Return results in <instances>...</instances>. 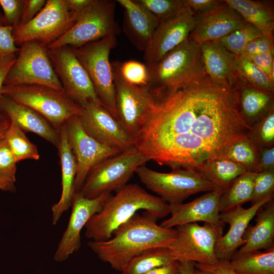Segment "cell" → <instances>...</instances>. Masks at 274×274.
Here are the masks:
<instances>
[{"label":"cell","instance_id":"1","mask_svg":"<svg viewBox=\"0 0 274 274\" xmlns=\"http://www.w3.org/2000/svg\"><path fill=\"white\" fill-rule=\"evenodd\" d=\"M151 90L150 110L132 140L160 165L195 170L251 129L240 115L233 84L207 74L183 88Z\"/></svg>","mask_w":274,"mask_h":274},{"label":"cell","instance_id":"2","mask_svg":"<svg viewBox=\"0 0 274 274\" xmlns=\"http://www.w3.org/2000/svg\"><path fill=\"white\" fill-rule=\"evenodd\" d=\"M158 219L145 211L135 213L102 242L90 241L88 246L104 262L121 272L126 264L144 250L155 247H169L177 236L176 229L157 224Z\"/></svg>","mask_w":274,"mask_h":274},{"label":"cell","instance_id":"3","mask_svg":"<svg viewBox=\"0 0 274 274\" xmlns=\"http://www.w3.org/2000/svg\"><path fill=\"white\" fill-rule=\"evenodd\" d=\"M141 210L158 219L170 214L169 204L162 198L137 184H127L111 195L100 211L89 219L85 226V236L95 242L107 241L115 229Z\"/></svg>","mask_w":274,"mask_h":274},{"label":"cell","instance_id":"4","mask_svg":"<svg viewBox=\"0 0 274 274\" xmlns=\"http://www.w3.org/2000/svg\"><path fill=\"white\" fill-rule=\"evenodd\" d=\"M151 90H176L186 87L207 75L200 45L188 39L155 64L147 66Z\"/></svg>","mask_w":274,"mask_h":274},{"label":"cell","instance_id":"5","mask_svg":"<svg viewBox=\"0 0 274 274\" xmlns=\"http://www.w3.org/2000/svg\"><path fill=\"white\" fill-rule=\"evenodd\" d=\"M1 94L32 109L58 132L66 120L79 115L82 109L64 91L44 85H4Z\"/></svg>","mask_w":274,"mask_h":274},{"label":"cell","instance_id":"6","mask_svg":"<svg viewBox=\"0 0 274 274\" xmlns=\"http://www.w3.org/2000/svg\"><path fill=\"white\" fill-rule=\"evenodd\" d=\"M150 159L134 145L101 161L89 172L79 192L87 198L117 192L127 185L135 169Z\"/></svg>","mask_w":274,"mask_h":274},{"label":"cell","instance_id":"7","mask_svg":"<svg viewBox=\"0 0 274 274\" xmlns=\"http://www.w3.org/2000/svg\"><path fill=\"white\" fill-rule=\"evenodd\" d=\"M115 2L93 0L84 10L77 13L73 26L47 47L63 46L77 48L119 32L115 20Z\"/></svg>","mask_w":274,"mask_h":274},{"label":"cell","instance_id":"8","mask_svg":"<svg viewBox=\"0 0 274 274\" xmlns=\"http://www.w3.org/2000/svg\"><path fill=\"white\" fill-rule=\"evenodd\" d=\"M116 44V36H112L73 49L87 72L102 106L118 120L115 86L109 59L110 52Z\"/></svg>","mask_w":274,"mask_h":274},{"label":"cell","instance_id":"9","mask_svg":"<svg viewBox=\"0 0 274 274\" xmlns=\"http://www.w3.org/2000/svg\"><path fill=\"white\" fill-rule=\"evenodd\" d=\"M135 173L146 188L169 204L182 203L192 195L215 188L213 183L193 169L179 168L161 173L143 165L138 167Z\"/></svg>","mask_w":274,"mask_h":274},{"label":"cell","instance_id":"10","mask_svg":"<svg viewBox=\"0 0 274 274\" xmlns=\"http://www.w3.org/2000/svg\"><path fill=\"white\" fill-rule=\"evenodd\" d=\"M18 52L4 85H40L64 91L46 46L36 41H29L23 44Z\"/></svg>","mask_w":274,"mask_h":274},{"label":"cell","instance_id":"11","mask_svg":"<svg viewBox=\"0 0 274 274\" xmlns=\"http://www.w3.org/2000/svg\"><path fill=\"white\" fill-rule=\"evenodd\" d=\"M77 13L70 12L65 0H47L42 10L31 21L13 29L17 46L36 41L47 47L74 24Z\"/></svg>","mask_w":274,"mask_h":274},{"label":"cell","instance_id":"12","mask_svg":"<svg viewBox=\"0 0 274 274\" xmlns=\"http://www.w3.org/2000/svg\"><path fill=\"white\" fill-rule=\"evenodd\" d=\"M224 226L208 223L200 225L197 223L177 226L176 237L169 248L180 263H215L219 261L215 245L223 234Z\"/></svg>","mask_w":274,"mask_h":274},{"label":"cell","instance_id":"13","mask_svg":"<svg viewBox=\"0 0 274 274\" xmlns=\"http://www.w3.org/2000/svg\"><path fill=\"white\" fill-rule=\"evenodd\" d=\"M48 53L64 92L72 100L81 107L91 102L102 105L87 72L78 59L73 48L63 46L48 49Z\"/></svg>","mask_w":274,"mask_h":274},{"label":"cell","instance_id":"14","mask_svg":"<svg viewBox=\"0 0 274 274\" xmlns=\"http://www.w3.org/2000/svg\"><path fill=\"white\" fill-rule=\"evenodd\" d=\"M65 125L68 141L77 162L76 193L81 190L93 167L121 151L100 143L88 134L82 126L78 116L68 119Z\"/></svg>","mask_w":274,"mask_h":274},{"label":"cell","instance_id":"15","mask_svg":"<svg viewBox=\"0 0 274 274\" xmlns=\"http://www.w3.org/2000/svg\"><path fill=\"white\" fill-rule=\"evenodd\" d=\"M112 69L118 120L133 139L150 110L153 94L148 86L127 84L122 80L114 65Z\"/></svg>","mask_w":274,"mask_h":274},{"label":"cell","instance_id":"16","mask_svg":"<svg viewBox=\"0 0 274 274\" xmlns=\"http://www.w3.org/2000/svg\"><path fill=\"white\" fill-rule=\"evenodd\" d=\"M192 11L186 6L173 17L159 22L144 51L147 66L159 61L167 53L188 39L195 27Z\"/></svg>","mask_w":274,"mask_h":274},{"label":"cell","instance_id":"17","mask_svg":"<svg viewBox=\"0 0 274 274\" xmlns=\"http://www.w3.org/2000/svg\"><path fill=\"white\" fill-rule=\"evenodd\" d=\"M81 108L78 117L83 129L91 136L120 151L133 145L132 139L119 121L101 104L91 102Z\"/></svg>","mask_w":274,"mask_h":274},{"label":"cell","instance_id":"18","mask_svg":"<svg viewBox=\"0 0 274 274\" xmlns=\"http://www.w3.org/2000/svg\"><path fill=\"white\" fill-rule=\"evenodd\" d=\"M111 195L105 193L94 198H87L76 193L72 204V212L67 227L54 255L57 262L66 260L81 247V231L89 219L101 209Z\"/></svg>","mask_w":274,"mask_h":274},{"label":"cell","instance_id":"19","mask_svg":"<svg viewBox=\"0 0 274 274\" xmlns=\"http://www.w3.org/2000/svg\"><path fill=\"white\" fill-rule=\"evenodd\" d=\"M223 191L215 188L188 203L169 204L170 217L160 225L169 228L198 222L224 224L220 221L219 211V200Z\"/></svg>","mask_w":274,"mask_h":274},{"label":"cell","instance_id":"20","mask_svg":"<svg viewBox=\"0 0 274 274\" xmlns=\"http://www.w3.org/2000/svg\"><path fill=\"white\" fill-rule=\"evenodd\" d=\"M273 197L268 196L248 209L238 206L220 213L221 222L229 224V228L215 245V253L219 260L229 261L237 249L245 244L243 236L251 220L257 211Z\"/></svg>","mask_w":274,"mask_h":274},{"label":"cell","instance_id":"21","mask_svg":"<svg viewBox=\"0 0 274 274\" xmlns=\"http://www.w3.org/2000/svg\"><path fill=\"white\" fill-rule=\"evenodd\" d=\"M194 19L195 27L188 39L199 45L207 41L218 40L246 22L242 16L226 2L210 13L194 16Z\"/></svg>","mask_w":274,"mask_h":274},{"label":"cell","instance_id":"22","mask_svg":"<svg viewBox=\"0 0 274 274\" xmlns=\"http://www.w3.org/2000/svg\"><path fill=\"white\" fill-rule=\"evenodd\" d=\"M0 112L9 120H14L24 132L36 133L57 148L60 141L59 132L32 109L1 94Z\"/></svg>","mask_w":274,"mask_h":274},{"label":"cell","instance_id":"23","mask_svg":"<svg viewBox=\"0 0 274 274\" xmlns=\"http://www.w3.org/2000/svg\"><path fill=\"white\" fill-rule=\"evenodd\" d=\"M124 9V31L133 45L144 51L159 20L137 0L116 1Z\"/></svg>","mask_w":274,"mask_h":274},{"label":"cell","instance_id":"24","mask_svg":"<svg viewBox=\"0 0 274 274\" xmlns=\"http://www.w3.org/2000/svg\"><path fill=\"white\" fill-rule=\"evenodd\" d=\"M59 133L60 141L57 148L61 166L62 191L59 201L51 207L54 225L72 206L75 194V180L77 168L76 160L67 138L65 123L60 128Z\"/></svg>","mask_w":274,"mask_h":274},{"label":"cell","instance_id":"25","mask_svg":"<svg viewBox=\"0 0 274 274\" xmlns=\"http://www.w3.org/2000/svg\"><path fill=\"white\" fill-rule=\"evenodd\" d=\"M255 224H249L243 236L245 244L235 254L274 247V201L271 199L257 212Z\"/></svg>","mask_w":274,"mask_h":274},{"label":"cell","instance_id":"26","mask_svg":"<svg viewBox=\"0 0 274 274\" xmlns=\"http://www.w3.org/2000/svg\"><path fill=\"white\" fill-rule=\"evenodd\" d=\"M237 94L240 115L251 127L274 108V93L247 85L233 80Z\"/></svg>","mask_w":274,"mask_h":274},{"label":"cell","instance_id":"27","mask_svg":"<svg viewBox=\"0 0 274 274\" xmlns=\"http://www.w3.org/2000/svg\"><path fill=\"white\" fill-rule=\"evenodd\" d=\"M206 73L212 79L233 84V63L235 55L215 41L200 45Z\"/></svg>","mask_w":274,"mask_h":274},{"label":"cell","instance_id":"28","mask_svg":"<svg viewBox=\"0 0 274 274\" xmlns=\"http://www.w3.org/2000/svg\"><path fill=\"white\" fill-rule=\"evenodd\" d=\"M246 22L253 25L263 35L273 34V2L271 1L225 0Z\"/></svg>","mask_w":274,"mask_h":274},{"label":"cell","instance_id":"29","mask_svg":"<svg viewBox=\"0 0 274 274\" xmlns=\"http://www.w3.org/2000/svg\"><path fill=\"white\" fill-rule=\"evenodd\" d=\"M195 170L213 183L215 188L224 190L235 179L247 172L242 165L224 158L207 161Z\"/></svg>","mask_w":274,"mask_h":274},{"label":"cell","instance_id":"30","mask_svg":"<svg viewBox=\"0 0 274 274\" xmlns=\"http://www.w3.org/2000/svg\"><path fill=\"white\" fill-rule=\"evenodd\" d=\"M238 274H274V247L235 254L229 262Z\"/></svg>","mask_w":274,"mask_h":274},{"label":"cell","instance_id":"31","mask_svg":"<svg viewBox=\"0 0 274 274\" xmlns=\"http://www.w3.org/2000/svg\"><path fill=\"white\" fill-rule=\"evenodd\" d=\"M232 77L233 80L247 85L274 93V83L244 53L235 56Z\"/></svg>","mask_w":274,"mask_h":274},{"label":"cell","instance_id":"32","mask_svg":"<svg viewBox=\"0 0 274 274\" xmlns=\"http://www.w3.org/2000/svg\"><path fill=\"white\" fill-rule=\"evenodd\" d=\"M256 174V173L247 171L229 185L220 198V213L242 206L244 203L250 201Z\"/></svg>","mask_w":274,"mask_h":274},{"label":"cell","instance_id":"33","mask_svg":"<svg viewBox=\"0 0 274 274\" xmlns=\"http://www.w3.org/2000/svg\"><path fill=\"white\" fill-rule=\"evenodd\" d=\"M175 260H177L169 247H152L134 257L121 272L123 274H143Z\"/></svg>","mask_w":274,"mask_h":274},{"label":"cell","instance_id":"34","mask_svg":"<svg viewBox=\"0 0 274 274\" xmlns=\"http://www.w3.org/2000/svg\"><path fill=\"white\" fill-rule=\"evenodd\" d=\"M259 153L252 141L246 135L230 145L218 158L229 159L242 165L247 171L255 173Z\"/></svg>","mask_w":274,"mask_h":274},{"label":"cell","instance_id":"35","mask_svg":"<svg viewBox=\"0 0 274 274\" xmlns=\"http://www.w3.org/2000/svg\"><path fill=\"white\" fill-rule=\"evenodd\" d=\"M9 121L10 125L5 140L16 162L25 159H39L40 155L37 146L29 140L14 120Z\"/></svg>","mask_w":274,"mask_h":274},{"label":"cell","instance_id":"36","mask_svg":"<svg viewBox=\"0 0 274 274\" xmlns=\"http://www.w3.org/2000/svg\"><path fill=\"white\" fill-rule=\"evenodd\" d=\"M263 34L253 25L246 22L237 29L215 42L235 55L244 53L247 44Z\"/></svg>","mask_w":274,"mask_h":274},{"label":"cell","instance_id":"37","mask_svg":"<svg viewBox=\"0 0 274 274\" xmlns=\"http://www.w3.org/2000/svg\"><path fill=\"white\" fill-rule=\"evenodd\" d=\"M247 136L260 151L274 145V108L252 127Z\"/></svg>","mask_w":274,"mask_h":274},{"label":"cell","instance_id":"38","mask_svg":"<svg viewBox=\"0 0 274 274\" xmlns=\"http://www.w3.org/2000/svg\"><path fill=\"white\" fill-rule=\"evenodd\" d=\"M16 163L4 139L0 143V190L10 192L16 191Z\"/></svg>","mask_w":274,"mask_h":274},{"label":"cell","instance_id":"39","mask_svg":"<svg viewBox=\"0 0 274 274\" xmlns=\"http://www.w3.org/2000/svg\"><path fill=\"white\" fill-rule=\"evenodd\" d=\"M122 80L128 84L148 86L149 73L145 64L135 60H128L113 65Z\"/></svg>","mask_w":274,"mask_h":274},{"label":"cell","instance_id":"40","mask_svg":"<svg viewBox=\"0 0 274 274\" xmlns=\"http://www.w3.org/2000/svg\"><path fill=\"white\" fill-rule=\"evenodd\" d=\"M159 21L176 15L186 7L184 0H137Z\"/></svg>","mask_w":274,"mask_h":274},{"label":"cell","instance_id":"41","mask_svg":"<svg viewBox=\"0 0 274 274\" xmlns=\"http://www.w3.org/2000/svg\"><path fill=\"white\" fill-rule=\"evenodd\" d=\"M273 192L274 170L256 173L250 200L252 204L256 203L268 196H273Z\"/></svg>","mask_w":274,"mask_h":274},{"label":"cell","instance_id":"42","mask_svg":"<svg viewBox=\"0 0 274 274\" xmlns=\"http://www.w3.org/2000/svg\"><path fill=\"white\" fill-rule=\"evenodd\" d=\"M24 0H0L5 25L18 27L22 15Z\"/></svg>","mask_w":274,"mask_h":274},{"label":"cell","instance_id":"43","mask_svg":"<svg viewBox=\"0 0 274 274\" xmlns=\"http://www.w3.org/2000/svg\"><path fill=\"white\" fill-rule=\"evenodd\" d=\"M13 27L0 25V59L14 55L19 51L13 36Z\"/></svg>","mask_w":274,"mask_h":274},{"label":"cell","instance_id":"44","mask_svg":"<svg viewBox=\"0 0 274 274\" xmlns=\"http://www.w3.org/2000/svg\"><path fill=\"white\" fill-rule=\"evenodd\" d=\"M186 6L192 11L194 16L210 13L225 3L224 0H184Z\"/></svg>","mask_w":274,"mask_h":274},{"label":"cell","instance_id":"45","mask_svg":"<svg viewBox=\"0 0 274 274\" xmlns=\"http://www.w3.org/2000/svg\"><path fill=\"white\" fill-rule=\"evenodd\" d=\"M46 2L45 0H24L19 26L25 24L33 19L44 8Z\"/></svg>","mask_w":274,"mask_h":274},{"label":"cell","instance_id":"46","mask_svg":"<svg viewBox=\"0 0 274 274\" xmlns=\"http://www.w3.org/2000/svg\"><path fill=\"white\" fill-rule=\"evenodd\" d=\"M273 54L257 53L250 58L274 83Z\"/></svg>","mask_w":274,"mask_h":274},{"label":"cell","instance_id":"47","mask_svg":"<svg viewBox=\"0 0 274 274\" xmlns=\"http://www.w3.org/2000/svg\"><path fill=\"white\" fill-rule=\"evenodd\" d=\"M274 170V147L260 150L259 161L255 173Z\"/></svg>","mask_w":274,"mask_h":274},{"label":"cell","instance_id":"48","mask_svg":"<svg viewBox=\"0 0 274 274\" xmlns=\"http://www.w3.org/2000/svg\"><path fill=\"white\" fill-rule=\"evenodd\" d=\"M229 261L219 260L212 264L195 263L197 269L208 271L213 274H238L230 266Z\"/></svg>","mask_w":274,"mask_h":274},{"label":"cell","instance_id":"49","mask_svg":"<svg viewBox=\"0 0 274 274\" xmlns=\"http://www.w3.org/2000/svg\"><path fill=\"white\" fill-rule=\"evenodd\" d=\"M16 57L14 55H10L3 57L0 59V96L3 86L4 85V83L6 77L13 65ZM5 117L0 112V118Z\"/></svg>","mask_w":274,"mask_h":274},{"label":"cell","instance_id":"50","mask_svg":"<svg viewBox=\"0 0 274 274\" xmlns=\"http://www.w3.org/2000/svg\"><path fill=\"white\" fill-rule=\"evenodd\" d=\"M180 263L177 260H175L152 269L143 274H180Z\"/></svg>","mask_w":274,"mask_h":274},{"label":"cell","instance_id":"51","mask_svg":"<svg viewBox=\"0 0 274 274\" xmlns=\"http://www.w3.org/2000/svg\"><path fill=\"white\" fill-rule=\"evenodd\" d=\"M273 34L263 35L257 39L258 53H273Z\"/></svg>","mask_w":274,"mask_h":274},{"label":"cell","instance_id":"52","mask_svg":"<svg viewBox=\"0 0 274 274\" xmlns=\"http://www.w3.org/2000/svg\"><path fill=\"white\" fill-rule=\"evenodd\" d=\"M68 10L77 13L89 6L93 0H65Z\"/></svg>","mask_w":274,"mask_h":274},{"label":"cell","instance_id":"53","mask_svg":"<svg viewBox=\"0 0 274 274\" xmlns=\"http://www.w3.org/2000/svg\"><path fill=\"white\" fill-rule=\"evenodd\" d=\"M257 39L258 38L249 42L245 48L244 53L249 57L258 53Z\"/></svg>","mask_w":274,"mask_h":274},{"label":"cell","instance_id":"54","mask_svg":"<svg viewBox=\"0 0 274 274\" xmlns=\"http://www.w3.org/2000/svg\"><path fill=\"white\" fill-rule=\"evenodd\" d=\"M195 263L192 261L180 263V274H194Z\"/></svg>","mask_w":274,"mask_h":274},{"label":"cell","instance_id":"55","mask_svg":"<svg viewBox=\"0 0 274 274\" xmlns=\"http://www.w3.org/2000/svg\"><path fill=\"white\" fill-rule=\"evenodd\" d=\"M9 125L10 121L6 117L0 118V143L5 139Z\"/></svg>","mask_w":274,"mask_h":274},{"label":"cell","instance_id":"56","mask_svg":"<svg viewBox=\"0 0 274 274\" xmlns=\"http://www.w3.org/2000/svg\"><path fill=\"white\" fill-rule=\"evenodd\" d=\"M194 274H213L212 273L209 272L208 271L201 270L198 269H197L196 267L194 271Z\"/></svg>","mask_w":274,"mask_h":274},{"label":"cell","instance_id":"57","mask_svg":"<svg viewBox=\"0 0 274 274\" xmlns=\"http://www.w3.org/2000/svg\"><path fill=\"white\" fill-rule=\"evenodd\" d=\"M0 25H5L3 15L0 13Z\"/></svg>","mask_w":274,"mask_h":274},{"label":"cell","instance_id":"58","mask_svg":"<svg viewBox=\"0 0 274 274\" xmlns=\"http://www.w3.org/2000/svg\"><path fill=\"white\" fill-rule=\"evenodd\" d=\"M119 274H123V273L121 272V273H119Z\"/></svg>","mask_w":274,"mask_h":274}]
</instances>
